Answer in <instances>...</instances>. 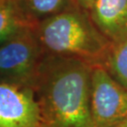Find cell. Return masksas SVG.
I'll return each mask as SVG.
<instances>
[{"label": "cell", "mask_w": 127, "mask_h": 127, "mask_svg": "<svg viewBox=\"0 0 127 127\" xmlns=\"http://www.w3.org/2000/svg\"><path fill=\"white\" fill-rule=\"evenodd\" d=\"M99 65H102L119 84L127 90V37L110 42Z\"/></svg>", "instance_id": "cell-8"}, {"label": "cell", "mask_w": 127, "mask_h": 127, "mask_svg": "<svg viewBox=\"0 0 127 127\" xmlns=\"http://www.w3.org/2000/svg\"><path fill=\"white\" fill-rule=\"evenodd\" d=\"M118 127H127V120L125 121V122H123L120 126H118Z\"/></svg>", "instance_id": "cell-11"}, {"label": "cell", "mask_w": 127, "mask_h": 127, "mask_svg": "<svg viewBox=\"0 0 127 127\" xmlns=\"http://www.w3.org/2000/svg\"><path fill=\"white\" fill-rule=\"evenodd\" d=\"M88 12L110 42L127 37V0H93Z\"/></svg>", "instance_id": "cell-6"}, {"label": "cell", "mask_w": 127, "mask_h": 127, "mask_svg": "<svg viewBox=\"0 0 127 127\" xmlns=\"http://www.w3.org/2000/svg\"><path fill=\"white\" fill-rule=\"evenodd\" d=\"M40 107L31 87L0 84V127H40Z\"/></svg>", "instance_id": "cell-5"}, {"label": "cell", "mask_w": 127, "mask_h": 127, "mask_svg": "<svg viewBox=\"0 0 127 127\" xmlns=\"http://www.w3.org/2000/svg\"><path fill=\"white\" fill-rule=\"evenodd\" d=\"M23 21L28 27L78 5L75 0H13ZM79 6V5H78Z\"/></svg>", "instance_id": "cell-7"}, {"label": "cell", "mask_w": 127, "mask_h": 127, "mask_svg": "<svg viewBox=\"0 0 127 127\" xmlns=\"http://www.w3.org/2000/svg\"><path fill=\"white\" fill-rule=\"evenodd\" d=\"M92 127H118L127 120V90L102 65H93L91 85Z\"/></svg>", "instance_id": "cell-4"}, {"label": "cell", "mask_w": 127, "mask_h": 127, "mask_svg": "<svg viewBox=\"0 0 127 127\" xmlns=\"http://www.w3.org/2000/svg\"><path fill=\"white\" fill-rule=\"evenodd\" d=\"M75 1H76V3L81 7L82 9L88 11L93 0H75Z\"/></svg>", "instance_id": "cell-10"}, {"label": "cell", "mask_w": 127, "mask_h": 127, "mask_svg": "<svg viewBox=\"0 0 127 127\" xmlns=\"http://www.w3.org/2000/svg\"><path fill=\"white\" fill-rule=\"evenodd\" d=\"M92 67L82 59L46 54L31 86L40 127H92Z\"/></svg>", "instance_id": "cell-1"}, {"label": "cell", "mask_w": 127, "mask_h": 127, "mask_svg": "<svg viewBox=\"0 0 127 127\" xmlns=\"http://www.w3.org/2000/svg\"><path fill=\"white\" fill-rule=\"evenodd\" d=\"M45 56L32 28L20 31L1 43V82L31 87Z\"/></svg>", "instance_id": "cell-3"}, {"label": "cell", "mask_w": 127, "mask_h": 127, "mask_svg": "<svg viewBox=\"0 0 127 127\" xmlns=\"http://www.w3.org/2000/svg\"><path fill=\"white\" fill-rule=\"evenodd\" d=\"M46 54L82 59L99 65L110 41L80 6L56 14L32 28Z\"/></svg>", "instance_id": "cell-2"}, {"label": "cell", "mask_w": 127, "mask_h": 127, "mask_svg": "<svg viewBox=\"0 0 127 127\" xmlns=\"http://www.w3.org/2000/svg\"><path fill=\"white\" fill-rule=\"evenodd\" d=\"M15 7L13 0H0V41L1 43L27 28ZM30 28V27H29Z\"/></svg>", "instance_id": "cell-9"}]
</instances>
